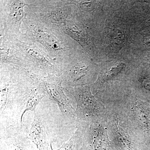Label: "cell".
<instances>
[{
	"mask_svg": "<svg viewBox=\"0 0 150 150\" xmlns=\"http://www.w3.org/2000/svg\"><path fill=\"white\" fill-rule=\"evenodd\" d=\"M1 63L18 65L25 68V62L19 48L12 37L1 34Z\"/></svg>",
	"mask_w": 150,
	"mask_h": 150,
	"instance_id": "obj_9",
	"label": "cell"
},
{
	"mask_svg": "<svg viewBox=\"0 0 150 150\" xmlns=\"http://www.w3.org/2000/svg\"><path fill=\"white\" fill-rule=\"evenodd\" d=\"M26 71L30 77L43 87L49 98L56 103L62 112L65 114L72 113V107L64 93L60 77L53 74L40 76Z\"/></svg>",
	"mask_w": 150,
	"mask_h": 150,
	"instance_id": "obj_7",
	"label": "cell"
},
{
	"mask_svg": "<svg viewBox=\"0 0 150 150\" xmlns=\"http://www.w3.org/2000/svg\"><path fill=\"white\" fill-rule=\"evenodd\" d=\"M71 25V23L65 30L64 33L72 38L87 51L90 50L91 41L86 30L80 24L74 21Z\"/></svg>",
	"mask_w": 150,
	"mask_h": 150,
	"instance_id": "obj_10",
	"label": "cell"
},
{
	"mask_svg": "<svg viewBox=\"0 0 150 150\" xmlns=\"http://www.w3.org/2000/svg\"><path fill=\"white\" fill-rule=\"evenodd\" d=\"M137 115L138 118H139L140 121L144 127H147L148 120L146 115L142 109H137Z\"/></svg>",
	"mask_w": 150,
	"mask_h": 150,
	"instance_id": "obj_14",
	"label": "cell"
},
{
	"mask_svg": "<svg viewBox=\"0 0 150 150\" xmlns=\"http://www.w3.org/2000/svg\"><path fill=\"white\" fill-rule=\"evenodd\" d=\"M71 89L70 91L77 103V113L79 117L86 119L98 115L102 106L92 94L89 86L75 87Z\"/></svg>",
	"mask_w": 150,
	"mask_h": 150,
	"instance_id": "obj_8",
	"label": "cell"
},
{
	"mask_svg": "<svg viewBox=\"0 0 150 150\" xmlns=\"http://www.w3.org/2000/svg\"><path fill=\"white\" fill-rule=\"evenodd\" d=\"M26 32L23 36L32 42L41 44L47 53L61 67L67 63V46L64 33L54 31L42 24L33 13L27 14L24 20Z\"/></svg>",
	"mask_w": 150,
	"mask_h": 150,
	"instance_id": "obj_2",
	"label": "cell"
},
{
	"mask_svg": "<svg viewBox=\"0 0 150 150\" xmlns=\"http://www.w3.org/2000/svg\"><path fill=\"white\" fill-rule=\"evenodd\" d=\"M12 38L23 56L24 70L40 76L53 74L60 76L62 67L49 56L46 49L27 40L22 35Z\"/></svg>",
	"mask_w": 150,
	"mask_h": 150,
	"instance_id": "obj_3",
	"label": "cell"
},
{
	"mask_svg": "<svg viewBox=\"0 0 150 150\" xmlns=\"http://www.w3.org/2000/svg\"><path fill=\"white\" fill-rule=\"evenodd\" d=\"M1 70V129L23 127L22 117L35 81L24 70Z\"/></svg>",
	"mask_w": 150,
	"mask_h": 150,
	"instance_id": "obj_1",
	"label": "cell"
},
{
	"mask_svg": "<svg viewBox=\"0 0 150 150\" xmlns=\"http://www.w3.org/2000/svg\"><path fill=\"white\" fill-rule=\"evenodd\" d=\"M28 5L24 1L1 2V21L3 28L1 29V33L14 38L22 35L20 27L27 14L24 11V7Z\"/></svg>",
	"mask_w": 150,
	"mask_h": 150,
	"instance_id": "obj_6",
	"label": "cell"
},
{
	"mask_svg": "<svg viewBox=\"0 0 150 150\" xmlns=\"http://www.w3.org/2000/svg\"><path fill=\"white\" fill-rule=\"evenodd\" d=\"M93 150H109V144L105 130L101 126H94L91 129Z\"/></svg>",
	"mask_w": 150,
	"mask_h": 150,
	"instance_id": "obj_11",
	"label": "cell"
},
{
	"mask_svg": "<svg viewBox=\"0 0 150 150\" xmlns=\"http://www.w3.org/2000/svg\"><path fill=\"white\" fill-rule=\"evenodd\" d=\"M40 109L35 111L34 118L28 133L30 140L38 147L41 150H48L51 146V142L55 137L62 136V129L64 126H59L61 123L48 126L47 122V112H44V109L40 107Z\"/></svg>",
	"mask_w": 150,
	"mask_h": 150,
	"instance_id": "obj_5",
	"label": "cell"
},
{
	"mask_svg": "<svg viewBox=\"0 0 150 150\" xmlns=\"http://www.w3.org/2000/svg\"><path fill=\"white\" fill-rule=\"evenodd\" d=\"M39 21L54 31L64 33L74 18L63 1H38L30 5Z\"/></svg>",
	"mask_w": 150,
	"mask_h": 150,
	"instance_id": "obj_4",
	"label": "cell"
},
{
	"mask_svg": "<svg viewBox=\"0 0 150 150\" xmlns=\"http://www.w3.org/2000/svg\"><path fill=\"white\" fill-rule=\"evenodd\" d=\"M115 126L117 137L121 143L122 149L123 150H131V141L125 127L119 120H115Z\"/></svg>",
	"mask_w": 150,
	"mask_h": 150,
	"instance_id": "obj_12",
	"label": "cell"
},
{
	"mask_svg": "<svg viewBox=\"0 0 150 150\" xmlns=\"http://www.w3.org/2000/svg\"><path fill=\"white\" fill-rule=\"evenodd\" d=\"M123 64H118L117 67H113L110 71H108L105 73L104 75V78L105 80L109 79L112 77L114 76L115 75L117 74L119 72L121 71L123 68Z\"/></svg>",
	"mask_w": 150,
	"mask_h": 150,
	"instance_id": "obj_13",
	"label": "cell"
},
{
	"mask_svg": "<svg viewBox=\"0 0 150 150\" xmlns=\"http://www.w3.org/2000/svg\"><path fill=\"white\" fill-rule=\"evenodd\" d=\"M148 44H150V42H148Z\"/></svg>",
	"mask_w": 150,
	"mask_h": 150,
	"instance_id": "obj_15",
	"label": "cell"
}]
</instances>
